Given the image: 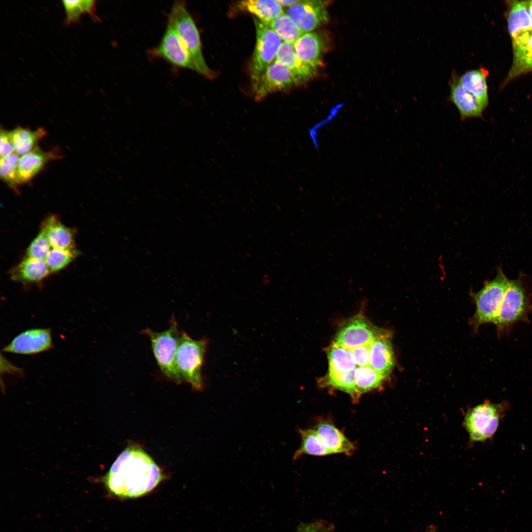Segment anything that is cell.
<instances>
[{
  "label": "cell",
  "mask_w": 532,
  "mask_h": 532,
  "mask_svg": "<svg viewBox=\"0 0 532 532\" xmlns=\"http://www.w3.org/2000/svg\"><path fill=\"white\" fill-rule=\"evenodd\" d=\"M162 479L153 460L138 446L131 445L119 455L100 481L111 495L134 498L152 491Z\"/></svg>",
  "instance_id": "cell-1"
},
{
  "label": "cell",
  "mask_w": 532,
  "mask_h": 532,
  "mask_svg": "<svg viewBox=\"0 0 532 532\" xmlns=\"http://www.w3.org/2000/svg\"><path fill=\"white\" fill-rule=\"evenodd\" d=\"M167 23L174 29L188 50L196 71L207 78H212L213 72L203 56L199 31L184 1L174 2L168 14Z\"/></svg>",
  "instance_id": "cell-2"
},
{
  "label": "cell",
  "mask_w": 532,
  "mask_h": 532,
  "mask_svg": "<svg viewBox=\"0 0 532 532\" xmlns=\"http://www.w3.org/2000/svg\"><path fill=\"white\" fill-rule=\"evenodd\" d=\"M148 336L154 356L163 374L177 384L184 379L176 365L175 355L181 332L175 319L172 317L169 327L162 332H156L149 328L142 331Z\"/></svg>",
  "instance_id": "cell-3"
},
{
  "label": "cell",
  "mask_w": 532,
  "mask_h": 532,
  "mask_svg": "<svg viewBox=\"0 0 532 532\" xmlns=\"http://www.w3.org/2000/svg\"><path fill=\"white\" fill-rule=\"evenodd\" d=\"M208 340H195L185 332H181L175 355L177 368L184 380L196 391L204 387L201 368Z\"/></svg>",
  "instance_id": "cell-4"
},
{
  "label": "cell",
  "mask_w": 532,
  "mask_h": 532,
  "mask_svg": "<svg viewBox=\"0 0 532 532\" xmlns=\"http://www.w3.org/2000/svg\"><path fill=\"white\" fill-rule=\"evenodd\" d=\"M532 307L521 279H509L494 323L498 333L502 334L515 323L527 320Z\"/></svg>",
  "instance_id": "cell-5"
},
{
  "label": "cell",
  "mask_w": 532,
  "mask_h": 532,
  "mask_svg": "<svg viewBox=\"0 0 532 532\" xmlns=\"http://www.w3.org/2000/svg\"><path fill=\"white\" fill-rule=\"evenodd\" d=\"M508 407L506 402L494 403L488 401L469 409L465 417L464 425L470 441L482 442L492 438Z\"/></svg>",
  "instance_id": "cell-6"
},
{
  "label": "cell",
  "mask_w": 532,
  "mask_h": 532,
  "mask_svg": "<svg viewBox=\"0 0 532 532\" xmlns=\"http://www.w3.org/2000/svg\"><path fill=\"white\" fill-rule=\"evenodd\" d=\"M256 42L250 64V77L252 89L266 68L275 61L281 38L266 23L254 18Z\"/></svg>",
  "instance_id": "cell-7"
},
{
  "label": "cell",
  "mask_w": 532,
  "mask_h": 532,
  "mask_svg": "<svg viewBox=\"0 0 532 532\" xmlns=\"http://www.w3.org/2000/svg\"><path fill=\"white\" fill-rule=\"evenodd\" d=\"M508 280L501 268H499L493 279L473 294L476 308L473 323L476 328L484 324L494 323Z\"/></svg>",
  "instance_id": "cell-8"
},
{
  "label": "cell",
  "mask_w": 532,
  "mask_h": 532,
  "mask_svg": "<svg viewBox=\"0 0 532 532\" xmlns=\"http://www.w3.org/2000/svg\"><path fill=\"white\" fill-rule=\"evenodd\" d=\"M385 331L375 327L363 315H358L347 321L340 328L333 342L352 349L372 342Z\"/></svg>",
  "instance_id": "cell-9"
},
{
  "label": "cell",
  "mask_w": 532,
  "mask_h": 532,
  "mask_svg": "<svg viewBox=\"0 0 532 532\" xmlns=\"http://www.w3.org/2000/svg\"><path fill=\"white\" fill-rule=\"evenodd\" d=\"M166 30L159 44L151 53L171 65L196 71L191 57L173 27L167 23Z\"/></svg>",
  "instance_id": "cell-10"
},
{
  "label": "cell",
  "mask_w": 532,
  "mask_h": 532,
  "mask_svg": "<svg viewBox=\"0 0 532 532\" xmlns=\"http://www.w3.org/2000/svg\"><path fill=\"white\" fill-rule=\"evenodd\" d=\"M297 84L291 71L275 60L264 70L253 89L254 99L256 101H261L271 93Z\"/></svg>",
  "instance_id": "cell-11"
},
{
  "label": "cell",
  "mask_w": 532,
  "mask_h": 532,
  "mask_svg": "<svg viewBox=\"0 0 532 532\" xmlns=\"http://www.w3.org/2000/svg\"><path fill=\"white\" fill-rule=\"evenodd\" d=\"M52 347L51 330L34 328L16 335L2 350L17 354L33 355L46 351Z\"/></svg>",
  "instance_id": "cell-12"
},
{
  "label": "cell",
  "mask_w": 532,
  "mask_h": 532,
  "mask_svg": "<svg viewBox=\"0 0 532 532\" xmlns=\"http://www.w3.org/2000/svg\"><path fill=\"white\" fill-rule=\"evenodd\" d=\"M285 13L303 33H308L328 20V14L323 1L298 0L286 7Z\"/></svg>",
  "instance_id": "cell-13"
},
{
  "label": "cell",
  "mask_w": 532,
  "mask_h": 532,
  "mask_svg": "<svg viewBox=\"0 0 532 532\" xmlns=\"http://www.w3.org/2000/svg\"><path fill=\"white\" fill-rule=\"evenodd\" d=\"M450 100L458 109L463 121L470 118L480 117L485 108L479 100L466 90L459 81V75L453 71L449 80Z\"/></svg>",
  "instance_id": "cell-14"
},
{
  "label": "cell",
  "mask_w": 532,
  "mask_h": 532,
  "mask_svg": "<svg viewBox=\"0 0 532 532\" xmlns=\"http://www.w3.org/2000/svg\"><path fill=\"white\" fill-rule=\"evenodd\" d=\"M57 150L45 152L37 146L22 155L18 166V185L29 182L50 161L60 157Z\"/></svg>",
  "instance_id": "cell-15"
},
{
  "label": "cell",
  "mask_w": 532,
  "mask_h": 532,
  "mask_svg": "<svg viewBox=\"0 0 532 532\" xmlns=\"http://www.w3.org/2000/svg\"><path fill=\"white\" fill-rule=\"evenodd\" d=\"M369 365L386 378L392 372L395 357L389 332L386 331L371 342Z\"/></svg>",
  "instance_id": "cell-16"
},
{
  "label": "cell",
  "mask_w": 532,
  "mask_h": 532,
  "mask_svg": "<svg viewBox=\"0 0 532 532\" xmlns=\"http://www.w3.org/2000/svg\"><path fill=\"white\" fill-rule=\"evenodd\" d=\"M314 430L331 454L341 453L350 456L355 451L354 443L331 421L325 419L319 420Z\"/></svg>",
  "instance_id": "cell-17"
},
{
  "label": "cell",
  "mask_w": 532,
  "mask_h": 532,
  "mask_svg": "<svg viewBox=\"0 0 532 532\" xmlns=\"http://www.w3.org/2000/svg\"><path fill=\"white\" fill-rule=\"evenodd\" d=\"M50 273L45 260L26 257L10 271L12 280L23 284L40 282Z\"/></svg>",
  "instance_id": "cell-18"
},
{
  "label": "cell",
  "mask_w": 532,
  "mask_h": 532,
  "mask_svg": "<svg viewBox=\"0 0 532 532\" xmlns=\"http://www.w3.org/2000/svg\"><path fill=\"white\" fill-rule=\"evenodd\" d=\"M43 229L53 248L64 249H76L74 231L63 224L55 215L48 216L42 223Z\"/></svg>",
  "instance_id": "cell-19"
},
{
  "label": "cell",
  "mask_w": 532,
  "mask_h": 532,
  "mask_svg": "<svg viewBox=\"0 0 532 532\" xmlns=\"http://www.w3.org/2000/svg\"><path fill=\"white\" fill-rule=\"evenodd\" d=\"M298 58L307 66L314 69L321 63L322 47L319 36L314 33H303L294 43Z\"/></svg>",
  "instance_id": "cell-20"
},
{
  "label": "cell",
  "mask_w": 532,
  "mask_h": 532,
  "mask_svg": "<svg viewBox=\"0 0 532 532\" xmlns=\"http://www.w3.org/2000/svg\"><path fill=\"white\" fill-rule=\"evenodd\" d=\"M275 60L291 71L298 84L307 81L315 74V69L307 66L298 58L292 43L282 42Z\"/></svg>",
  "instance_id": "cell-21"
},
{
  "label": "cell",
  "mask_w": 532,
  "mask_h": 532,
  "mask_svg": "<svg viewBox=\"0 0 532 532\" xmlns=\"http://www.w3.org/2000/svg\"><path fill=\"white\" fill-rule=\"evenodd\" d=\"M237 8L253 14L260 21L267 23L284 13L277 0H249L239 1Z\"/></svg>",
  "instance_id": "cell-22"
},
{
  "label": "cell",
  "mask_w": 532,
  "mask_h": 532,
  "mask_svg": "<svg viewBox=\"0 0 532 532\" xmlns=\"http://www.w3.org/2000/svg\"><path fill=\"white\" fill-rule=\"evenodd\" d=\"M528 5V1H512L508 16V31L512 39L532 32Z\"/></svg>",
  "instance_id": "cell-23"
},
{
  "label": "cell",
  "mask_w": 532,
  "mask_h": 532,
  "mask_svg": "<svg viewBox=\"0 0 532 532\" xmlns=\"http://www.w3.org/2000/svg\"><path fill=\"white\" fill-rule=\"evenodd\" d=\"M488 71L485 68L468 70L459 76L462 86L472 94L485 108L488 104L486 77Z\"/></svg>",
  "instance_id": "cell-24"
},
{
  "label": "cell",
  "mask_w": 532,
  "mask_h": 532,
  "mask_svg": "<svg viewBox=\"0 0 532 532\" xmlns=\"http://www.w3.org/2000/svg\"><path fill=\"white\" fill-rule=\"evenodd\" d=\"M46 134L42 128L35 131L18 127L11 131L14 152L23 155L37 147V144Z\"/></svg>",
  "instance_id": "cell-25"
},
{
  "label": "cell",
  "mask_w": 532,
  "mask_h": 532,
  "mask_svg": "<svg viewBox=\"0 0 532 532\" xmlns=\"http://www.w3.org/2000/svg\"><path fill=\"white\" fill-rule=\"evenodd\" d=\"M356 369L349 371H340L329 366L328 373L321 383L322 385L348 394L352 400L357 402L355 391Z\"/></svg>",
  "instance_id": "cell-26"
},
{
  "label": "cell",
  "mask_w": 532,
  "mask_h": 532,
  "mask_svg": "<svg viewBox=\"0 0 532 532\" xmlns=\"http://www.w3.org/2000/svg\"><path fill=\"white\" fill-rule=\"evenodd\" d=\"M299 433L301 443L299 447L294 454V460H297L303 455L321 456L331 454L314 429H299Z\"/></svg>",
  "instance_id": "cell-27"
},
{
  "label": "cell",
  "mask_w": 532,
  "mask_h": 532,
  "mask_svg": "<svg viewBox=\"0 0 532 532\" xmlns=\"http://www.w3.org/2000/svg\"><path fill=\"white\" fill-rule=\"evenodd\" d=\"M355 391L358 402L364 394L381 387L386 378L369 365L357 367L355 371Z\"/></svg>",
  "instance_id": "cell-28"
},
{
  "label": "cell",
  "mask_w": 532,
  "mask_h": 532,
  "mask_svg": "<svg viewBox=\"0 0 532 532\" xmlns=\"http://www.w3.org/2000/svg\"><path fill=\"white\" fill-rule=\"evenodd\" d=\"M329 366L340 371L355 369L356 366L351 349L332 342L327 351Z\"/></svg>",
  "instance_id": "cell-29"
},
{
  "label": "cell",
  "mask_w": 532,
  "mask_h": 532,
  "mask_svg": "<svg viewBox=\"0 0 532 532\" xmlns=\"http://www.w3.org/2000/svg\"><path fill=\"white\" fill-rule=\"evenodd\" d=\"M266 24L284 42L294 43L304 33L285 12Z\"/></svg>",
  "instance_id": "cell-30"
},
{
  "label": "cell",
  "mask_w": 532,
  "mask_h": 532,
  "mask_svg": "<svg viewBox=\"0 0 532 532\" xmlns=\"http://www.w3.org/2000/svg\"><path fill=\"white\" fill-rule=\"evenodd\" d=\"M96 0H63L66 12V22L67 24L77 22L82 15L87 13L96 19Z\"/></svg>",
  "instance_id": "cell-31"
},
{
  "label": "cell",
  "mask_w": 532,
  "mask_h": 532,
  "mask_svg": "<svg viewBox=\"0 0 532 532\" xmlns=\"http://www.w3.org/2000/svg\"><path fill=\"white\" fill-rule=\"evenodd\" d=\"M513 65L509 79L532 69V33L524 46L513 47Z\"/></svg>",
  "instance_id": "cell-32"
},
{
  "label": "cell",
  "mask_w": 532,
  "mask_h": 532,
  "mask_svg": "<svg viewBox=\"0 0 532 532\" xmlns=\"http://www.w3.org/2000/svg\"><path fill=\"white\" fill-rule=\"evenodd\" d=\"M78 254L76 249L64 250L52 247L45 261L50 272H57L66 267Z\"/></svg>",
  "instance_id": "cell-33"
},
{
  "label": "cell",
  "mask_w": 532,
  "mask_h": 532,
  "mask_svg": "<svg viewBox=\"0 0 532 532\" xmlns=\"http://www.w3.org/2000/svg\"><path fill=\"white\" fill-rule=\"evenodd\" d=\"M20 155L15 152L0 158V174L1 179L13 189L17 184V172Z\"/></svg>",
  "instance_id": "cell-34"
},
{
  "label": "cell",
  "mask_w": 532,
  "mask_h": 532,
  "mask_svg": "<svg viewBox=\"0 0 532 532\" xmlns=\"http://www.w3.org/2000/svg\"><path fill=\"white\" fill-rule=\"evenodd\" d=\"M40 229L39 233L28 247L26 257L45 260L51 249V245L45 231Z\"/></svg>",
  "instance_id": "cell-35"
},
{
  "label": "cell",
  "mask_w": 532,
  "mask_h": 532,
  "mask_svg": "<svg viewBox=\"0 0 532 532\" xmlns=\"http://www.w3.org/2000/svg\"><path fill=\"white\" fill-rule=\"evenodd\" d=\"M371 342L351 349L354 362L357 367L369 365Z\"/></svg>",
  "instance_id": "cell-36"
},
{
  "label": "cell",
  "mask_w": 532,
  "mask_h": 532,
  "mask_svg": "<svg viewBox=\"0 0 532 532\" xmlns=\"http://www.w3.org/2000/svg\"><path fill=\"white\" fill-rule=\"evenodd\" d=\"M14 152L11 131L0 130V158L6 156Z\"/></svg>",
  "instance_id": "cell-37"
},
{
  "label": "cell",
  "mask_w": 532,
  "mask_h": 532,
  "mask_svg": "<svg viewBox=\"0 0 532 532\" xmlns=\"http://www.w3.org/2000/svg\"><path fill=\"white\" fill-rule=\"evenodd\" d=\"M323 527L320 522L301 524L297 532H321Z\"/></svg>",
  "instance_id": "cell-38"
},
{
  "label": "cell",
  "mask_w": 532,
  "mask_h": 532,
  "mask_svg": "<svg viewBox=\"0 0 532 532\" xmlns=\"http://www.w3.org/2000/svg\"><path fill=\"white\" fill-rule=\"evenodd\" d=\"M277 2L283 7H288L296 3L298 0H277Z\"/></svg>",
  "instance_id": "cell-39"
},
{
  "label": "cell",
  "mask_w": 532,
  "mask_h": 532,
  "mask_svg": "<svg viewBox=\"0 0 532 532\" xmlns=\"http://www.w3.org/2000/svg\"><path fill=\"white\" fill-rule=\"evenodd\" d=\"M528 12H529V16H530V19H531V23H532V0L528 2Z\"/></svg>",
  "instance_id": "cell-40"
},
{
  "label": "cell",
  "mask_w": 532,
  "mask_h": 532,
  "mask_svg": "<svg viewBox=\"0 0 532 532\" xmlns=\"http://www.w3.org/2000/svg\"><path fill=\"white\" fill-rule=\"evenodd\" d=\"M321 532H331L330 531L327 530L326 528H323Z\"/></svg>",
  "instance_id": "cell-41"
},
{
  "label": "cell",
  "mask_w": 532,
  "mask_h": 532,
  "mask_svg": "<svg viewBox=\"0 0 532 532\" xmlns=\"http://www.w3.org/2000/svg\"></svg>",
  "instance_id": "cell-42"
}]
</instances>
